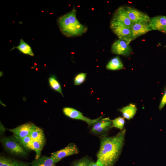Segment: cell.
<instances>
[{
    "label": "cell",
    "instance_id": "obj_1",
    "mask_svg": "<svg viewBox=\"0 0 166 166\" xmlns=\"http://www.w3.org/2000/svg\"><path fill=\"white\" fill-rule=\"evenodd\" d=\"M126 129L124 128L112 136L100 137L99 149L97 154V160L101 166H113L121 152L124 141Z\"/></svg>",
    "mask_w": 166,
    "mask_h": 166
},
{
    "label": "cell",
    "instance_id": "obj_2",
    "mask_svg": "<svg viewBox=\"0 0 166 166\" xmlns=\"http://www.w3.org/2000/svg\"><path fill=\"white\" fill-rule=\"evenodd\" d=\"M76 14L77 10L74 8L57 19V23L61 32L67 37L81 36L88 30L87 26L81 24L78 20Z\"/></svg>",
    "mask_w": 166,
    "mask_h": 166
},
{
    "label": "cell",
    "instance_id": "obj_3",
    "mask_svg": "<svg viewBox=\"0 0 166 166\" xmlns=\"http://www.w3.org/2000/svg\"><path fill=\"white\" fill-rule=\"evenodd\" d=\"M0 141L4 149L10 154L22 157L27 155V150L14 135L2 137Z\"/></svg>",
    "mask_w": 166,
    "mask_h": 166
},
{
    "label": "cell",
    "instance_id": "obj_4",
    "mask_svg": "<svg viewBox=\"0 0 166 166\" xmlns=\"http://www.w3.org/2000/svg\"><path fill=\"white\" fill-rule=\"evenodd\" d=\"M110 27L119 39L123 40L130 44L133 41L131 28L121 24L110 22Z\"/></svg>",
    "mask_w": 166,
    "mask_h": 166
},
{
    "label": "cell",
    "instance_id": "obj_5",
    "mask_svg": "<svg viewBox=\"0 0 166 166\" xmlns=\"http://www.w3.org/2000/svg\"><path fill=\"white\" fill-rule=\"evenodd\" d=\"M79 152V149L76 145L71 143L64 148L51 153L50 156L56 163L65 157L77 154Z\"/></svg>",
    "mask_w": 166,
    "mask_h": 166
},
{
    "label": "cell",
    "instance_id": "obj_6",
    "mask_svg": "<svg viewBox=\"0 0 166 166\" xmlns=\"http://www.w3.org/2000/svg\"><path fill=\"white\" fill-rule=\"evenodd\" d=\"M64 114L69 117L76 120H79L85 122L89 125H92L101 119L103 116L97 118L92 119L83 115V113L79 111L74 108L65 107L62 109Z\"/></svg>",
    "mask_w": 166,
    "mask_h": 166
},
{
    "label": "cell",
    "instance_id": "obj_7",
    "mask_svg": "<svg viewBox=\"0 0 166 166\" xmlns=\"http://www.w3.org/2000/svg\"><path fill=\"white\" fill-rule=\"evenodd\" d=\"M128 18L133 23L150 22L151 18L147 14L130 6H124Z\"/></svg>",
    "mask_w": 166,
    "mask_h": 166
},
{
    "label": "cell",
    "instance_id": "obj_8",
    "mask_svg": "<svg viewBox=\"0 0 166 166\" xmlns=\"http://www.w3.org/2000/svg\"><path fill=\"white\" fill-rule=\"evenodd\" d=\"M110 22L121 24L130 28L133 24L125 12L124 6L120 7L115 10Z\"/></svg>",
    "mask_w": 166,
    "mask_h": 166
},
{
    "label": "cell",
    "instance_id": "obj_9",
    "mask_svg": "<svg viewBox=\"0 0 166 166\" xmlns=\"http://www.w3.org/2000/svg\"><path fill=\"white\" fill-rule=\"evenodd\" d=\"M111 50L115 54L126 56H129L131 53L132 49L129 44L127 42L118 39L112 44Z\"/></svg>",
    "mask_w": 166,
    "mask_h": 166
},
{
    "label": "cell",
    "instance_id": "obj_10",
    "mask_svg": "<svg viewBox=\"0 0 166 166\" xmlns=\"http://www.w3.org/2000/svg\"><path fill=\"white\" fill-rule=\"evenodd\" d=\"M131 28L133 41L152 30L150 22L133 23Z\"/></svg>",
    "mask_w": 166,
    "mask_h": 166
},
{
    "label": "cell",
    "instance_id": "obj_11",
    "mask_svg": "<svg viewBox=\"0 0 166 166\" xmlns=\"http://www.w3.org/2000/svg\"><path fill=\"white\" fill-rule=\"evenodd\" d=\"M92 125L91 132L95 134H101L111 128L112 121L109 117L101 118Z\"/></svg>",
    "mask_w": 166,
    "mask_h": 166
},
{
    "label": "cell",
    "instance_id": "obj_12",
    "mask_svg": "<svg viewBox=\"0 0 166 166\" xmlns=\"http://www.w3.org/2000/svg\"><path fill=\"white\" fill-rule=\"evenodd\" d=\"M34 125L31 122H27L14 128L8 130L12 132L17 138L21 139L29 135Z\"/></svg>",
    "mask_w": 166,
    "mask_h": 166
},
{
    "label": "cell",
    "instance_id": "obj_13",
    "mask_svg": "<svg viewBox=\"0 0 166 166\" xmlns=\"http://www.w3.org/2000/svg\"><path fill=\"white\" fill-rule=\"evenodd\" d=\"M150 24L152 30H158L165 33L166 16L159 15L151 18Z\"/></svg>",
    "mask_w": 166,
    "mask_h": 166
},
{
    "label": "cell",
    "instance_id": "obj_14",
    "mask_svg": "<svg viewBox=\"0 0 166 166\" xmlns=\"http://www.w3.org/2000/svg\"><path fill=\"white\" fill-rule=\"evenodd\" d=\"M0 166H30V164L1 156Z\"/></svg>",
    "mask_w": 166,
    "mask_h": 166
},
{
    "label": "cell",
    "instance_id": "obj_15",
    "mask_svg": "<svg viewBox=\"0 0 166 166\" xmlns=\"http://www.w3.org/2000/svg\"><path fill=\"white\" fill-rule=\"evenodd\" d=\"M56 164L51 156H43L32 161L30 166H56Z\"/></svg>",
    "mask_w": 166,
    "mask_h": 166
},
{
    "label": "cell",
    "instance_id": "obj_16",
    "mask_svg": "<svg viewBox=\"0 0 166 166\" xmlns=\"http://www.w3.org/2000/svg\"><path fill=\"white\" fill-rule=\"evenodd\" d=\"M137 109L136 105L130 104L119 109L123 117L128 120L132 119L136 113Z\"/></svg>",
    "mask_w": 166,
    "mask_h": 166
},
{
    "label": "cell",
    "instance_id": "obj_17",
    "mask_svg": "<svg viewBox=\"0 0 166 166\" xmlns=\"http://www.w3.org/2000/svg\"><path fill=\"white\" fill-rule=\"evenodd\" d=\"M29 135L33 140L45 142V136L43 130L35 124Z\"/></svg>",
    "mask_w": 166,
    "mask_h": 166
},
{
    "label": "cell",
    "instance_id": "obj_18",
    "mask_svg": "<svg viewBox=\"0 0 166 166\" xmlns=\"http://www.w3.org/2000/svg\"><path fill=\"white\" fill-rule=\"evenodd\" d=\"M14 49H17L21 52L24 54L31 56H34L31 46L22 39H20L18 45L17 46L13 47L11 51Z\"/></svg>",
    "mask_w": 166,
    "mask_h": 166
},
{
    "label": "cell",
    "instance_id": "obj_19",
    "mask_svg": "<svg viewBox=\"0 0 166 166\" xmlns=\"http://www.w3.org/2000/svg\"><path fill=\"white\" fill-rule=\"evenodd\" d=\"M106 68L109 70H116L122 69L124 65L119 56L112 58L107 63Z\"/></svg>",
    "mask_w": 166,
    "mask_h": 166
},
{
    "label": "cell",
    "instance_id": "obj_20",
    "mask_svg": "<svg viewBox=\"0 0 166 166\" xmlns=\"http://www.w3.org/2000/svg\"><path fill=\"white\" fill-rule=\"evenodd\" d=\"M45 142L38 141L33 140L32 150L36 153L35 159H37L41 157L42 151Z\"/></svg>",
    "mask_w": 166,
    "mask_h": 166
},
{
    "label": "cell",
    "instance_id": "obj_21",
    "mask_svg": "<svg viewBox=\"0 0 166 166\" xmlns=\"http://www.w3.org/2000/svg\"><path fill=\"white\" fill-rule=\"evenodd\" d=\"M48 80L50 87L53 90L57 92L64 97L61 85L55 77L52 76L49 78Z\"/></svg>",
    "mask_w": 166,
    "mask_h": 166
},
{
    "label": "cell",
    "instance_id": "obj_22",
    "mask_svg": "<svg viewBox=\"0 0 166 166\" xmlns=\"http://www.w3.org/2000/svg\"><path fill=\"white\" fill-rule=\"evenodd\" d=\"M93 162L90 157L85 156L73 161L70 166H89Z\"/></svg>",
    "mask_w": 166,
    "mask_h": 166
},
{
    "label": "cell",
    "instance_id": "obj_23",
    "mask_svg": "<svg viewBox=\"0 0 166 166\" xmlns=\"http://www.w3.org/2000/svg\"><path fill=\"white\" fill-rule=\"evenodd\" d=\"M124 118L121 117H117L111 120L112 121V128H116L120 129L121 130L124 129V127L125 123Z\"/></svg>",
    "mask_w": 166,
    "mask_h": 166
},
{
    "label": "cell",
    "instance_id": "obj_24",
    "mask_svg": "<svg viewBox=\"0 0 166 166\" xmlns=\"http://www.w3.org/2000/svg\"><path fill=\"white\" fill-rule=\"evenodd\" d=\"M18 139L22 145L27 150L29 149L32 150V143L33 140L29 135L21 139Z\"/></svg>",
    "mask_w": 166,
    "mask_h": 166
},
{
    "label": "cell",
    "instance_id": "obj_25",
    "mask_svg": "<svg viewBox=\"0 0 166 166\" xmlns=\"http://www.w3.org/2000/svg\"><path fill=\"white\" fill-rule=\"evenodd\" d=\"M86 73H81L77 74L75 77L74 80V84L75 85H79L85 81Z\"/></svg>",
    "mask_w": 166,
    "mask_h": 166
},
{
    "label": "cell",
    "instance_id": "obj_26",
    "mask_svg": "<svg viewBox=\"0 0 166 166\" xmlns=\"http://www.w3.org/2000/svg\"><path fill=\"white\" fill-rule=\"evenodd\" d=\"M166 105V89L163 95L160 103L159 106L160 110H162Z\"/></svg>",
    "mask_w": 166,
    "mask_h": 166
},
{
    "label": "cell",
    "instance_id": "obj_27",
    "mask_svg": "<svg viewBox=\"0 0 166 166\" xmlns=\"http://www.w3.org/2000/svg\"><path fill=\"white\" fill-rule=\"evenodd\" d=\"M6 131V129L2 124L0 122V134L1 135H3L4 134Z\"/></svg>",
    "mask_w": 166,
    "mask_h": 166
},
{
    "label": "cell",
    "instance_id": "obj_28",
    "mask_svg": "<svg viewBox=\"0 0 166 166\" xmlns=\"http://www.w3.org/2000/svg\"><path fill=\"white\" fill-rule=\"evenodd\" d=\"M89 166H101L100 164L97 161L96 162H92Z\"/></svg>",
    "mask_w": 166,
    "mask_h": 166
},
{
    "label": "cell",
    "instance_id": "obj_29",
    "mask_svg": "<svg viewBox=\"0 0 166 166\" xmlns=\"http://www.w3.org/2000/svg\"><path fill=\"white\" fill-rule=\"evenodd\" d=\"M165 33H166V30H165Z\"/></svg>",
    "mask_w": 166,
    "mask_h": 166
}]
</instances>
